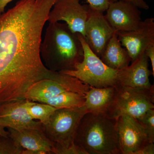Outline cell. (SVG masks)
Returning <instances> with one entry per match:
<instances>
[{"label":"cell","mask_w":154,"mask_h":154,"mask_svg":"<svg viewBox=\"0 0 154 154\" xmlns=\"http://www.w3.org/2000/svg\"><path fill=\"white\" fill-rule=\"evenodd\" d=\"M89 8L88 5H81L80 0H57L48 14L47 21L65 22L73 33H79L85 38Z\"/></svg>","instance_id":"ba28073f"},{"label":"cell","mask_w":154,"mask_h":154,"mask_svg":"<svg viewBox=\"0 0 154 154\" xmlns=\"http://www.w3.org/2000/svg\"><path fill=\"white\" fill-rule=\"evenodd\" d=\"M23 149L12 138L0 136V154H22Z\"/></svg>","instance_id":"ffe728a7"},{"label":"cell","mask_w":154,"mask_h":154,"mask_svg":"<svg viewBox=\"0 0 154 154\" xmlns=\"http://www.w3.org/2000/svg\"><path fill=\"white\" fill-rule=\"evenodd\" d=\"M82 45L84 58L74 70L60 72L76 78L90 87L104 88L117 85L118 71L105 64L89 47L84 36L77 33Z\"/></svg>","instance_id":"277c9868"},{"label":"cell","mask_w":154,"mask_h":154,"mask_svg":"<svg viewBox=\"0 0 154 154\" xmlns=\"http://www.w3.org/2000/svg\"><path fill=\"white\" fill-rule=\"evenodd\" d=\"M27 100L4 102L0 105V125L17 131L36 129L44 132L43 125L30 117Z\"/></svg>","instance_id":"8fae6325"},{"label":"cell","mask_w":154,"mask_h":154,"mask_svg":"<svg viewBox=\"0 0 154 154\" xmlns=\"http://www.w3.org/2000/svg\"><path fill=\"white\" fill-rule=\"evenodd\" d=\"M117 120L106 114L87 112L80 120L74 143L86 154H120Z\"/></svg>","instance_id":"3957f363"},{"label":"cell","mask_w":154,"mask_h":154,"mask_svg":"<svg viewBox=\"0 0 154 154\" xmlns=\"http://www.w3.org/2000/svg\"><path fill=\"white\" fill-rule=\"evenodd\" d=\"M117 1H123L130 2L139 8L143 9V10H148L149 8L148 5L147 4L145 0H110L111 2H116Z\"/></svg>","instance_id":"d4e9b609"},{"label":"cell","mask_w":154,"mask_h":154,"mask_svg":"<svg viewBox=\"0 0 154 154\" xmlns=\"http://www.w3.org/2000/svg\"><path fill=\"white\" fill-rule=\"evenodd\" d=\"M86 113L84 105L59 108L51 116L48 123L43 125L45 134L55 146L54 154L58 150L67 148L74 143L79 123Z\"/></svg>","instance_id":"5b68a950"},{"label":"cell","mask_w":154,"mask_h":154,"mask_svg":"<svg viewBox=\"0 0 154 154\" xmlns=\"http://www.w3.org/2000/svg\"><path fill=\"white\" fill-rule=\"evenodd\" d=\"M100 58L107 66L117 70L126 67L131 62L129 54L122 45L116 31L107 42Z\"/></svg>","instance_id":"e0dca14e"},{"label":"cell","mask_w":154,"mask_h":154,"mask_svg":"<svg viewBox=\"0 0 154 154\" xmlns=\"http://www.w3.org/2000/svg\"><path fill=\"white\" fill-rule=\"evenodd\" d=\"M90 88L76 78L57 72L52 78L34 83L26 92L25 99L39 102L68 91L86 94Z\"/></svg>","instance_id":"52a82bcc"},{"label":"cell","mask_w":154,"mask_h":154,"mask_svg":"<svg viewBox=\"0 0 154 154\" xmlns=\"http://www.w3.org/2000/svg\"><path fill=\"white\" fill-rule=\"evenodd\" d=\"M56 154H86L85 152L75 143L67 148L57 151Z\"/></svg>","instance_id":"603a6c76"},{"label":"cell","mask_w":154,"mask_h":154,"mask_svg":"<svg viewBox=\"0 0 154 154\" xmlns=\"http://www.w3.org/2000/svg\"><path fill=\"white\" fill-rule=\"evenodd\" d=\"M86 94L76 92H64L57 96L44 100L39 102L46 103L57 108L82 106L85 100Z\"/></svg>","instance_id":"ac0fdd59"},{"label":"cell","mask_w":154,"mask_h":154,"mask_svg":"<svg viewBox=\"0 0 154 154\" xmlns=\"http://www.w3.org/2000/svg\"><path fill=\"white\" fill-rule=\"evenodd\" d=\"M9 132L5 129V127L0 125V136H9Z\"/></svg>","instance_id":"83f0119b"},{"label":"cell","mask_w":154,"mask_h":154,"mask_svg":"<svg viewBox=\"0 0 154 154\" xmlns=\"http://www.w3.org/2000/svg\"><path fill=\"white\" fill-rule=\"evenodd\" d=\"M154 143L149 142L143 147L136 154H154Z\"/></svg>","instance_id":"484cf974"},{"label":"cell","mask_w":154,"mask_h":154,"mask_svg":"<svg viewBox=\"0 0 154 154\" xmlns=\"http://www.w3.org/2000/svg\"><path fill=\"white\" fill-rule=\"evenodd\" d=\"M139 9L130 2H111L105 16L116 31L128 32L137 29L142 22Z\"/></svg>","instance_id":"7c38bea8"},{"label":"cell","mask_w":154,"mask_h":154,"mask_svg":"<svg viewBox=\"0 0 154 154\" xmlns=\"http://www.w3.org/2000/svg\"><path fill=\"white\" fill-rule=\"evenodd\" d=\"M146 55L150 61L152 68L153 76H154V44L151 45L145 51Z\"/></svg>","instance_id":"cb8c5ba5"},{"label":"cell","mask_w":154,"mask_h":154,"mask_svg":"<svg viewBox=\"0 0 154 154\" xmlns=\"http://www.w3.org/2000/svg\"><path fill=\"white\" fill-rule=\"evenodd\" d=\"M149 60L144 52L131 62V64L119 70L116 85L149 89L154 87L150 82L152 72L149 69Z\"/></svg>","instance_id":"5bb4252c"},{"label":"cell","mask_w":154,"mask_h":154,"mask_svg":"<svg viewBox=\"0 0 154 154\" xmlns=\"http://www.w3.org/2000/svg\"><path fill=\"white\" fill-rule=\"evenodd\" d=\"M40 103L27 100V109L31 118L38 120L45 125L48 123L51 116L58 108L46 103Z\"/></svg>","instance_id":"d6986e66"},{"label":"cell","mask_w":154,"mask_h":154,"mask_svg":"<svg viewBox=\"0 0 154 154\" xmlns=\"http://www.w3.org/2000/svg\"><path fill=\"white\" fill-rule=\"evenodd\" d=\"M45 66L53 72L74 70L83 60L82 45L77 33H73L66 23H49L40 47Z\"/></svg>","instance_id":"7a4b0ae2"},{"label":"cell","mask_w":154,"mask_h":154,"mask_svg":"<svg viewBox=\"0 0 154 154\" xmlns=\"http://www.w3.org/2000/svg\"><path fill=\"white\" fill-rule=\"evenodd\" d=\"M115 86L104 88L91 87L85 95L84 106L87 112L107 114L113 105Z\"/></svg>","instance_id":"2e32d148"},{"label":"cell","mask_w":154,"mask_h":154,"mask_svg":"<svg viewBox=\"0 0 154 154\" xmlns=\"http://www.w3.org/2000/svg\"><path fill=\"white\" fill-rule=\"evenodd\" d=\"M117 129L120 154H136L152 142L139 121L129 115L121 116L117 119Z\"/></svg>","instance_id":"9c48e42d"},{"label":"cell","mask_w":154,"mask_h":154,"mask_svg":"<svg viewBox=\"0 0 154 154\" xmlns=\"http://www.w3.org/2000/svg\"><path fill=\"white\" fill-rule=\"evenodd\" d=\"M89 4V6L91 8L99 12H105L110 3V0H85Z\"/></svg>","instance_id":"7402d4cb"},{"label":"cell","mask_w":154,"mask_h":154,"mask_svg":"<svg viewBox=\"0 0 154 154\" xmlns=\"http://www.w3.org/2000/svg\"><path fill=\"white\" fill-rule=\"evenodd\" d=\"M9 136L24 149L40 152L41 154H54L55 146L43 131L36 129L21 131L8 128Z\"/></svg>","instance_id":"9a60e30c"},{"label":"cell","mask_w":154,"mask_h":154,"mask_svg":"<svg viewBox=\"0 0 154 154\" xmlns=\"http://www.w3.org/2000/svg\"><path fill=\"white\" fill-rule=\"evenodd\" d=\"M137 120L145 128L150 140L154 143V109L148 110Z\"/></svg>","instance_id":"44dd1931"},{"label":"cell","mask_w":154,"mask_h":154,"mask_svg":"<svg viewBox=\"0 0 154 154\" xmlns=\"http://www.w3.org/2000/svg\"><path fill=\"white\" fill-rule=\"evenodd\" d=\"M89 8L85 27V40L91 50L100 57L115 30L107 22L104 13Z\"/></svg>","instance_id":"30bf717a"},{"label":"cell","mask_w":154,"mask_h":154,"mask_svg":"<svg viewBox=\"0 0 154 154\" xmlns=\"http://www.w3.org/2000/svg\"><path fill=\"white\" fill-rule=\"evenodd\" d=\"M115 98L107 115L117 119L127 115L138 119L149 110L154 109V87L151 89L115 86Z\"/></svg>","instance_id":"8992f818"},{"label":"cell","mask_w":154,"mask_h":154,"mask_svg":"<svg viewBox=\"0 0 154 154\" xmlns=\"http://www.w3.org/2000/svg\"><path fill=\"white\" fill-rule=\"evenodd\" d=\"M120 43L127 51L133 61L154 44V19L142 21L137 29L128 32H116Z\"/></svg>","instance_id":"4fadbf2b"},{"label":"cell","mask_w":154,"mask_h":154,"mask_svg":"<svg viewBox=\"0 0 154 154\" xmlns=\"http://www.w3.org/2000/svg\"><path fill=\"white\" fill-rule=\"evenodd\" d=\"M13 0H0V13H4L6 6Z\"/></svg>","instance_id":"4316f807"},{"label":"cell","mask_w":154,"mask_h":154,"mask_svg":"<svg viewBox=\"0 0 154 154\" xmlns=\"http://www.w3.org/2000/svg\"><path fill=\"white\" fill-rule=\"evenodd\" d=\"M57 0H19L0 13V103L25 100L34 83L57 72L42 62V30Z\"/></svg>","instance_id":"6da1fadb"}]
</instances>
